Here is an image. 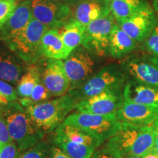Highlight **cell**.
<instances>
[{
  "label": "cell",
  "instance_id": "3",
  "mask_svg": "<svg viewBox=\"0 0 158 158\" xmlns=\"http://www.w3.org/2000/svg\"><path fill=\"white\" fill-rule=\"evenodd\" d=\"M77 102L70 94L25 107L31 119L45 133L54 132L64 122Z\"/></svg>",
  "mask_w": 158,
  "mask_h": 158
},
{
  "label": "cell",
  "instance_id": "4",
  "mask_svg": "<svg viewBox=\"0 0 158 158\" xmlns=\"http://www.w3.org/2000/svg\"><path fill=\"white\" fill-rule=\"evenodd\" d=\"M130 77L120 64H109L92 75L84 84L68 92L78 102L108 90L123 89Z\"/></svg>",
  "mask_w": 158,
  "mask_h": 158
},
{
  "label": "cell",
  "instance_id": "2",
  "mask_svg": "<svg viewBox=\"0 0 158 158\" xmlns=\"http://www.w3.org/2000/svg\"><path fill=\"white\" fill-rule=\"evenodd\" d=\"M0 116L5 120L12 139L21 152L43 141L45 133L19 102H12L0 107Z\"/></svg>",
  "mask_w": 158,
  "mask_h": 158
},
{
  "label": "cell",
  "instance_id": "25",
  "mask_svg": "<svg viewBox=\"0 0 158 158\" xmlns=\"http://www.w3.org/2000/svg\"><path fill=\"white\" fill-rule=\"evenodd\" d=\"M52 142L71 158H91L97 149L93 146L68 141H52Z\"/></svg>",
  "mask_w": 158,
  "mask_h": 158
},
{
  "label": "cell",
  "instance_id": "20",
  "mask_svg": "<svg viewBox=\"0 0 158 158\" xmlns=\"http://www.w3.org/2000/svg\"><path fill=\"white\" fill-rule=\"evenodd\" d=\"M52 141H68L98 148L102 145L98 140L81 129L64 124V122L54 131Z\"/></svg>",
  "mask_w": 158,
  "mask_h": 158
},
{
  "label": "cell",
  "instance_id": "23",
  "mask_svg": "<svg viewBox=\"0 0 158 158\" xmlns=\"http://www.w3.org/2000/svg\"><path fill=\"white\" fill-rule=\"evenodd\" d=\"M61 29L59 31L68 57L73 51L82 45L85 27L73 18Z\"/></svg>",
  "mask_w": 158,
  "mask_h": 158
},
{
  "label": "cell",
  "instance_id": "16",
  "mask_svg": "<svg viewBox=\"0 0 158 158\" xmlns=\"http://www.w3.org/2000/svg\"><path fill=\"white\" fill-rule=\"evenodd\" d=\"M31 0L20 2L11 17L0 29V40L4 42L21 32L31 22L33 18Z\"/></svg>",
  "mask_w": 158,
  "mask_h": 158
},
{
  "label": "cell",
  "instance_id": "19",
  "mask_svg": "<svg viewBox=\"0 0 158 158\" xmlns=\"http://www.w3.org/2000/svg\"><path fill=\"white\" fill-rule=\"evenodd\" d=\"M138 44L116 23L110 33L109 56L114 59L125 58L137 48Z\"/></svg>",
  "mask_w": 158,
  "mask_h": 158
},
{
  "label": "cell",
  "instance_id": "11",
  "mask_svg": "<svg viewBox=\"0 0 158 158\" xmlns=\"http://www.w3.org/2000/svg\"><path fill=\"white\" fill-rule=\"evenodd\" d=\"M124 102L123 89L108 90L78 102L75 110L87 114H114Z\"/></svg>",
  "mask_w": 158,
  "mask_h": 158
},
{
  "label": "cell",
  "instance_id": "35",
  "mask_svg": "<svg viewBox=\"0 0 158 158\" xmlns=\"http://www.w3.org/2000/svg\"><path fill=\"white\" fill-rule=\"evenodd\" d=\"M50 1H54L56 2H59L64 5L70 6L72 8H74L79 3L81 0H50Z\"/></svg>",
  "mask_w": 158,
  "mask_h": 158
},
{
  "label": "cell",
  "instance_id": "36",
  "mask_svg": "<svg viewBox=\"0 0 158 158\" xmlns=\"http://www.w3.org/2000/svg\"><path fill=\"white\" fill-rule=\"evenodd\" d=\"M153 127L155 130V146H154V148L158 153V119L154 122Z\"/></svg>",
  "mask_w": 158,
  "mask_h": 158
},
{
  "label": "cell",
  "instance_id": "18",
  "mask_svg": "<svg viewBox=\"0 0 158 158\" xmlns=\"http://www.w3.org/2000/svg\"><path fill=\"white\" fill-rule=\"evenodd\" d=\"M110 13L109 4L105 0H81L75 7L73 18L86 27Z\"/></svg>",
  "mask_w": 158,
  "mask_h": 158
},
{
  "label": "cell",
  "instance_id": "14",
  "mask_svg": "<svg viewBox=\"0 0 158 158\" xmlns=\"http://www.w3.org/2000/svg\"><path fill=\"white\" fill-rule=\"evenodd\" d=\"M157 21L155 11L149 7L117 23L134 40L140 43L151 34Z\"/></svg>",
  "mask_w": 158,
  "mask_h": 158
},
{
  "label": "cell",
  "instance_id": "40",
  "mask_svg": "<svg viewBox=\"0 0 158 158\" xmlns=\"http://www.w3.org/2000/svg\"><path fill=\"white\" fill-rule=\"evenodd\" d=\"M2 26H3V23H1L0 22V29H2Z\"/></svg>",
  "mask_w": 158,
  "mask_h": 158
},
{
  "label": "cell",
  "instance_id": "34",
  "mask_svg": "<svg viewBox=\"0 0 158 158\" xmlns=\"http://www.w3.org/2000/svg\"><path fill=\"white\" fill-rule=\"evenodd\" d=\"M91 158H114L105 148L102 147L96 149Z\"/></svg>",
  "mask_w": 158,
  "mask_h": 158
},
{
  "label": "cell",
  "instance_id": "32",
  "mask_svg": "<svg viewBox=\"0 0 158 158\" xmlns=\"http://www.w3.org/2000/svg\"><path fill=\"white\" fill-rule=\"evenodd\" d=\"M13 141L7 129L5 120L0 116V149L6 144Z\"/></svg>",
  "mask_w": 158,
  "mask_h": 158
},
{
  "label": "cell",
  "instance_id": "9",
  "mask_svg": "<svg viewBox=\"0 0 158 158\" xmlns=\"http://www.w3.org/2000/svg\"><path fill=\"white\" fill-rule=\"evenodd\" d=\"M33 18L48 29H61L73 18V8L50 0H31Z\"/></svg>",
  "mask_w": 158,
  "mask_h": 158
},
{
  "label": "cell",
  "instance_id": "37",
  "mask_svg": "<svg viewBox=\"0 0 158 158\" xmlns=\"http://www.w3.org/2000/svg\"><path fill=\"white\" fill-rule=\"evenodd\" d=\"M142 158H158V153L155 148H153L143 156H142Z\"/></svg>",
  "mask_w": 158,
  "mask_h": 158
},
{
  "label": "cell",
  "instance_id": "39",
  "mask_svg": "<svg viewBox=\"0 0 158 158\" xmlns=\"http://www.w3.org/2000/svg\"><path fill=\"white\" fill-rule=\"evenodd\" d=\"M124 158H142V157H139V156H128V157Z\"/></svg>",
  "mask_w": 158,
  "mask_h": 158
},
{
  "label": "cell",
  "instance_id": "41",
  "mask_svg": "<svg viewBox=\"0 0 158 158\" xmlns=\"http://www.w3.org/2000/svg\"><path fill=\"white\" fill-rule=\"evenodd\" d=\"M105 1H106V2H107V3H108V4H109V3H110V1H111V0H105Z\"/></svg>",
  "mask_w": 158,
  "mask_h": 158
},
{
  "label": "cell",
  "instance_id": "7",
  "mask_svg": "<svg viewBox=\"0 0 158 158\" xmlns=\"http://www.w3.org/2000/svg\"><path fill=\"white\" fill-rule=\"evenodd\" d=\"M116 20L111 13L91 22L85 27L82 45L94 56H109L110 37Z\"/></svg>",
  "mask_w": 158,
  "mask_h": 158
},
{
  "label": "cell",
  "instance_id": "15",
  "mask_svg": "<svg viewBox=\"0 0 158 158\" xmlns=\"http://www.w3.org/2000/svg\"><path fill=\"white\" fill-rule=\"evenodd\" d=\"M27 67L28 65L0 40V79L17 85Z\"/></svg>",
  "mask_w": 158,
  "mask_h": 158
},
{
  "label": "cell",
  "instance_id": "30",
  "mask_svg": "<svg viewBox=\"0 0 158 158\" xmlns=\"http://www.w3.org/2000/svg\"><path fill=\"white\" fill-rule=\"evenodd\" d=\"M19 3L17 0H0V22L4 24L11 17Z\"/></svg>",
  "mask_w": 158,
  "mask_h": 158
},
{
  "label": "cell",
  "instance_id": "24",
  "mask_svg": "<svg viewBox=\"0 0 158 158\" xmlns=\"http://www.w3.org/2000/svg\"><path fill=\"white\" fill-rule=\"evenodd\" d=\"M40 79V67L36 64L29 65L17 84L16 92L19 99L29 98L35 86Z\"/></svg>",
  "mask_w": 158,
  "mask_h": 158
},
{
  "label": "cell",
  "instance_id": "28",
  "mask_svg": "<svg viewBox=\"0 0 158 158\" xmlns=\"http://www.w3.org/2000/svg\"><path fill=\"white\" fill-rule=\"evenodd\" d=\"M19 97L12 84L0 79V107L16 101Z\"/></svg>",
  "mask_w": 158,
  "mask_h": 158
},
{
  "label": "cell",
  "instance_id": "42",
  "mask_svg": "<svg viewBox=\"0 0 158 158\" xmlns=\"http://www.w3.org/2000/svg\"><path fill=\"white\" fill-rule=\"evenodd\" d=\"M17 1H18V2H22V1H27V0H17Z\"/></svg>",
  "mask_w": 158,
  "mask_h": 158
},
{
  "label": "cell",
  "instance_id": "29",
  "mask_svg": "<svg viewBox=\"0 0 158 158\" xmlns=\"http://www.w3.org/2000/svg\"><path fill=\"white\" fill-rule=\"evenodd\" d=\"M143 43L147 54L158 59V21L151 34Z\"/></svg>",
  "mask_w": 158,
  "mask_h": 158
},
{
  "label": "cell",
  "instance_id": "8",
  "mask_svg": "<svg viewBox=\"0 0 158 158\" xmlns=\"http://www.w3.org/2000/svg\"><path fill=\"white\" fill-rule=\"evenodd\" d=\"M94 56H95L90 51L80 45L63 61L65 72L70 81V90L81 86L93 75L95 66Z\"/></svg>",
  "mask_w": 158,
  "mask_h": 158
},
{
  "label": "cell",
  "instance_id": "5",
  "mask_svg": "<svg viewBox=\"0 0 158 158\" xmlns=\"http://www.w3.org/2000/svg\"><path fill=\"white\" fill-rule=\"evenodd\" d=\"M48 29L46 26L33 19L21 32L5 43L28 66L35 64L43 57L41 42Z\"/></svg>",
  "mask_w": 158,
  "mask_h": 158
},
{
  "label": "cell",
  "instance_id": "33",
  "mask_svg": "<svg viewBox=\"0 0 158 158\" xmlns=\"http://www.w3.org/2000/svg\"><path fill=\"white\" fill-rule=\"evenodd\" d=\"M51 158H71L67 155L60 148L55 146L54 144L51 147Z\"/></svg>",
  "mask_w": 158,
  "mask_h": 158
},
{
  "label": "cell",
  "instance_id": "26",
  "mask_svg": "<svg viewBox=\"0 0 158 158\" xmlns=\"http://www.w3.org/2000/svg\"><path fill=\"white\" fill-rule=\"evenodd\" d=\"M51 98H52V95L40 79V81H39L35 86L29 98L18 99V100L20 104L25 108L30 105L47 101V100H49Z\"/></svg>",
  "mask_w": 158,
  "mask_h": 158
},
{
  "label": "cell",
  "instance_id": "22",
  "mask_svg": "<svg viewBox=\"0 0 158 158\" xmlns=\"http://www.w3.org/2000/svg\"><path fill=\"white\" fill-rule=\"evenodd\" d=\"M149 7L146 0H111L109 3L110 12L116 23L129 19Z\"/></svg>",
  "mask_w": 158,
  "mask_h": 158
},
{
  "label": "cell",
  "instance_id": "27",
  "mask_svg": "<svg viewBox=\"0 0 158 158\" xmlns=\"http://www.w3.org/2000/svg\"><path fill=\"white\" fill-rule=\"evenodd\" d=\"M51 147L48 141H41L30 149L21 152L19 158H51Z\"/></svg>",
  "mask_w": 158,
  "mask_h": 158
},
{
  "label": "cell",
  "instance_id": "1",
  "mask_svg": "<svg viewBox=\"0 0 158 158\" xmlns=\"http://www.w3.org/2000/svg\"><path fill=\"white\" fill-rule=\"evenodd\" d=\"M155 146L153 124L139 127L122 124L121 130L106 142L103 147L114 158L142 157Z\"/></svg>",
  "mask_w": 158,
  "mask_h": 158
},
{
  "label": "cell",
  "instance_id": "38",
  "mask_svg": "<svg viewBox=\"0 0 158 158\" xmlns=\"http://www.w3.org/2000/svg\"><path fill=\"white\" fill-rule=\"evenodd\" d=\"M152 2L154 10L156 13H158V0H152Z\"/></svg>",
  "mask_w": 158,
  "mask_h": 158
},
{
  "label": "cell",
  "instance_id": "13",
  "mask_svg": "<svg viewBox=\"0 0 158 158\" xmlns=\"http://www.w3.org/2000/svg\"><path fill=\"white\" fill-rule=\"evenodd\" d=\"M116 116L122 124L147 127L158 119V106H146L124 100L122 106L116 112Z\"/></svg>",
  "mask_w": 158,
  "mask_h": 158
},
{
  "label": "cell",
  "instance_id": "10",
  "mask_svg": "<svg viewBox=\"0 0 158 158\" xmlns=\"http://www.w3.org/2000/svg\"><path fill=\"white\" fill-rule=\"evenodd\" d=\"M120 65L130 78L158 88V59L149 55H130Z\"/></svg>",
  "mask_w": 158,
  "mask_h": 158
},
{
  "label": "cell",
  "instance_id": "6",
  "mask_svg": "<svg viewBox=\"0 0 158 158\" xmlns=\"http://www.w3.org/2000/svg\"><path fill=\"white\" fill-rule=\"evenodd\" d=\"M64 123L81 129L101 144L117 134L122 127L116 113L100 115L76 111L69 114Z\"/></svg>",
  "mask_w": 158,
  "mask_h": 158
},
{
  "label": "cell",
  "instance_id": "17",
  "mask_svg": "<svg viewBox=\"0 0 158 158\" xmlns=\"http://www.w3.org/2000/svg\"><path fill=\"white\" fill-rule=\"evenodd\" d=\"M123 98L127 102L158 106V88L129 78L123 88Z\"/></svg>",
  "mask_w": 158,
  "mask_h": 158
},
{
  "label": "cell",
  "instance_id": "12",
  "mask_svg": "<svg viewBox=\"0 0 158 158\" xmlns=\"http://www.w3.org/2000/svg\"><path fill=\"white\" fill-rule=\"evenodd\" d=\"M40 67L41 81L52 97H61L68 94L70 81L65 72L64 62L60 59L43 60Z\"/></svg>",
  "mask_w": 158,
  "mask_h": 158
},
{
  "label": "cell",
  "instance_id": "31",
  "mask_svg": "<svg viewBox=\"0 0 158 158\" xmlns=\"http://www.w3.org/2000/svg\"><path fill=\"white\" fill-rule=\"evenodd\" d=\"M21 152L14 141L6 144L0 149V158H19Z\"/></svg>",
  "mask_w": 158,
  "mask_h": 158
},
{
  "label": "cell",
  "instance_id": "21",
  "mask_svg": "<svg viewBox=\"0 0 158 158\" xmlns=\"http://www.w3.org/2000/svg\"><path fill=\"white\" fill-rule=\"evenodd\" d=\"M43 56L45 58L64 60L68 58L59 29H48L41 42Z\"/></svg>",
  "mask_w": 158,
  "mask_h": 158
}]
</instances>
